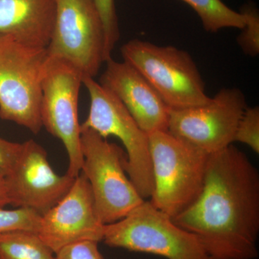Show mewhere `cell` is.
I'll list each match as a JSON object with an SVG mask.
<instances>
[{"instance_id":"5","label":"cell","mask_w":259,"mask_h":259,"mask_svg":"<svg viewBox=\"0 0 259 259\" xmlns=\"http://www.w3.org/2000/svg\"><path fill=\"white\" fill-rule=\"evenodd\" d=\"M102 241L111 248L167 259H210L195 236L146 201L120 221L105 225Z\"/></svg>"},{"instance_id":"8","label":"cell","mask_w":259,"mask_h":259,"mask_svg":"<svg viewBox=\"0 0 259 259\" xmlns=\"http://www.w3.org/2000/svg\"><path fill=\"white\" fill-rule=\"evenodd\" d=\"M83 76L74 66L59 58L49 56L42 81L40 119L48 132L60 139L68 156L67 174L77 177L83 156L78 100Z\"/></svg>"},{"instance_id":"4","label":"cell","mask_w":259,"mask_h":259,"mask_svg":"<svg viewBox=\"0 0 259 259\" xmlns=\"http://www.w3.org/2000/svg\"><path fill=\"white\" fill-rule=\"evenodd\" d=\"M47 49L0 37V118L12 121L37 134L40 119L42 81Z\"/></svg>"},{"instance_id":"20","label":"cell","mask_w":259,"mask_h":259,"mask_svg":"<svg viewBox=\"0 0 259 259\" xmlns=\"http://www.w3.org/2000/svg\"><path fill=\"white\" fill-rule=\"evenodd\" d=\"M247 145L257 154L259 153V108L246 107L239 121L234 142Z\"/></svg>"},{"instance_id":"16","label":"cell","mask_w":259,"mask_h":259,"mask_svg":"<svg viewBox=\"0 0 259 259\" xmlns=\"http://www.w3.org/2000/svg\"><path fill=\"white\" fill-rule=\"evenodd\" d=\"M195 11L204 30L217 32L225 28L241 29L245 19L240 12L235 11L222 0H182Z\"/></svg>"},{"instance_id":"10","label":"cell","mask_w":259,"mask_h":259,"mask_svg":"<svg viewBox=\"0 0 259 259\" xmlns=\"http://www.w3.org/2000/svg\"><path fill=\"white\" fill-rule=\"evenodd\" d=\"M247 107L241 90L223 88L205 105L169 109L168 131L212 154L234 142L237 127Z\"/></svg>"},{"instance_id":"13","label":"cell","mask_w":259,"mask_h":259,"mask_svg":"<svg viewBox=\"0 0 259 259\" xmlns=\"http://www.w3.org/2000/svg\"><path fill=\"white\" fill-rule=\"evenodd\" d=\"M105 63L99 83L118 99L145 133L168 131L169 108L147 80L125 61Z\"/></svg>"},{"instance_id":"11","label":"cell","mask_w":259,"mask_h":259,"mask_svg":"<svg viewBox=\"0 0 259 259\" xmlns=\"http://www.w3.org/2000/svg\"><path fill=\"white\" fill-rule=\"evenodd\" d=\"M6 178L10 204L45 214L67 194L76 177L56 174L45 148L29 140Z\"/></svg>"},{"instance_id":"7","label":"cell","mask_w":259,"mask_h":259,"mask_svg":"<svg viewBox=\"0 0 259 259\" xmlns=\"http://www.w3.org/2000/svg\"><path fill=\"white\" fill-rule=\"evenodd\" d=\"M83 83L90 95V109L81 127L93 130L105 139L110 136L120 139L126 150V173L143 199L151 197L153 177L148 135L118 99L94 78H83Z\"/></svg>"},{"instance_id":"6","label":"cell","mask_w":259,"mask_h":259,"mask_svg":"<svg viewBox=\"0 0 259 259\" xmlns=\"http://www.w3.org/2000/svg\"><path fill=\"white\" fill-rule=\"evenodd\" d=\"M81 172L90 182L102 222L111 224L144 202L125 174L126 153L93 130L81 127Z\"/></svg>"},{"instance_id":"17","label":"cell","mask_w":259,"mask_h":259,"mask_svg":"<svg viewBox=\"0 0 259 259\" xmlns=\"http://www.w3.org/2000/svg\"><path fill=\"white\" fill-rule=\"evenodd\" d=\"M240 13L244 16L245 23L236 38L238 47L245 55L256 57L259 54V12L256 5L248 2L241 7Z\"/></svg>"},{"instance_id":"23","label":"cell","mask_w":259,"mask_h":259,"mask_svg":"<svg viewBox=\"0 0 259 259\" xmlns=\"http://www.w3.org/2000/svg\"><path fill=\"white\" fill-rule=\"evenodd\" d=\"M7 204H10L8 187H7L6 178L0 171V207H4Z\"/></svg>"},{"instance_id":"18","label":"cell","mask_w":259,"mask_h":259,"mask_svg":"<svg viewBox=\"0 0 259 259\" xmlns=\"http://www.w3.org/2000/svg\"><path fill=\"white\" fill-rule=\"evenodd\" d=\"M41 215L30 209L0 207V233L30 231L37 233Z\"/></svg>"},{"instance_id":"2","label":"cell","mask_w":259,"mask_h":259,"mask_svg":"<svg viewBox=\"0 0 259 259\" xmlns=\"http://www.w3.org/2000/svg\"><path fill=\"white\" fill-rule=\"evenodd\" d=\"M148 140L153 177L150 202L177 217L202 193L209 154L168 131L148 134Z\"/></svg>"},{"instance_id":"21","label":"cell","mask_w":259,"mask_h":259,"mask_svg":"<svg viewBox=\"0 0 259 259\" xmlns=\"http://www.w3.org/2000/svg\"><path fill=\"white\" fill-rule=\"evenodd\" d=\"M95 241H83L67 245L55 253L56 259H105Z\"/></svg>"},{"instance_id":"9","label":"cell","mask_w":259,"mask_h":259,"mask_svg":"<svg viewBox=\"0 0 259 259\" xmlns=\"http://www.w3.org/2000/svg\"><path fill=\"white\" fill-rule=\"evenodd\" d=\"M56 17L48 55L95 78L105 59V33L93 0H56Z\"/></svg>"},{"instance_id":"19","label":"cell","mask_w":259,"mask_h":259,"mask_svg":"<svg viewBox=\"0 0 259 259\" xmlns=\"http://www.w3.org/2000/svg\"><path fill=\"white\" fill-rule=\"evenodd\" d=\"M101 18L105 33V62L112 59V51L120 39L115 0H93Z\"/></svg>"},{"instance_id":"12","label":"cell","mask_w":259,"mask_h":259,"mask_svg":"<svg viewBox=\"0 0 259 259\" xmlns=\"http://www.w3.org/2000/svg\"><path fill=\"white\" fill-rule=\"evenodd\" d=\"M105 226L90 182L81 171L67 194L42 214L37 234L56 253L79 242L102 241Z\"/></svg>"},{"instance_id":"15","label":"cell","mask_w":259,"mask_h":259,"mask_svg":"<svg viewBox=\"0 0 259 259\" xmlns=\"http://www.w3.org/2000/svg\"><path fill=\"white\" fill-rule=\"evenodd\" d=\"M54 255L33 232L0 233V259H56Z\"/></svg>"},{"instance_id":"14","label":"cell","mask_w":259,"mask_h":259,"mask_svg":"<svg viewBox=\"0 0 259 259\" xmlns=\"http://www.w3.org/2000/svg\"><path fill=\"white\" fill-rule=\"evenodd\" d=\"M56 0H0V37L47 49L56 17Z\"/></svg>"},{"instance_id":"22","label":"cell","mask_w":259,"mask_h":259,"mask_svg":"<svg viewBox=\"0 0 259 259\" xmlns=\"http://www.w3.org/2000/svg\"><path fill=\"white\" fill-rule=\"evenodd\" d=\"M22 147L23 144L10 142L0 139V171L5 177L14 166L21 152Z\"/></svg>"},{"instance_id":"3","label":"cell","mask_w":259,"mask_h":259,"mask_svg":"<svg viewBox=\"0 0 259 259\" xmlns=\"http://www.w3.org/2000/svg\"><path fill=\"white\" fill-rule=\"evenodd\" d=\"M123 61L147 80L169 109L205 105L211 97L194 59L187 51L134 39L121 47Z\"/></svg>"},{"instance_id":"1","label":"cell","mask_w":259,"mask_h":259,"mask_svg":"<svg viewBox=\"0 0 259 259\" xmlns=\"http://www.w3.org/2000/svg\"><path fill=\"white\" fill-rule=\"evenodd\" d=\"M172 221L195 236L210 259L258 258L256 167L233 145L209 154L202 193Z\"/></svg>"}]
</instances>
